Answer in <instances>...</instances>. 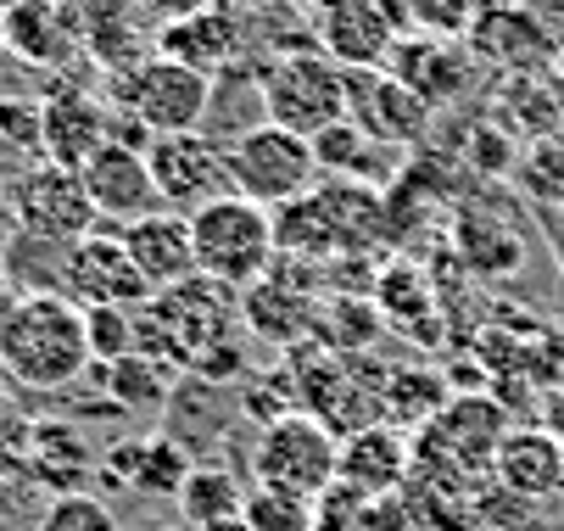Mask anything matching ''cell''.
Wrapping results in <instances>:
<instances>
[{
  "label": "cell",
  "instance_id": "1",
  "mask_svg": "<svg viewBox=\"0 0 564 531\" xmlns=\"http://www.w3.org/2000/svg\"><path fill=\"white\" fill-rule=\"evenodd\" d=\"M0 369L23 392H67L78 375L90 369V336H85V308L73 296H23V314L12 319L0 342Z\"/></svg>",
  "mask_w": 564,
  "mask_h": 531
},
{
  "label": "cell",
  "instance_id": "2",
  "mask_svg": "<svg viewBox=\"0 0 564 531\" xmlns=\"http://www.w3.org/2000/svg\"><path fill=\"white\" fill-rule=\"evenodd\" d=\"M380 191L358 185V180H330L313 185L307 196H296L291 207H274V236H280V258H352L369 252L380 236Z\"/></svg>",
  "mask_w": 564,
  "mask_h": 531
},
{
  "label": "cell",
  "instance_id": "3",
  "mask_svg": "<svg viewBox=\"0 0 564 531\" xmlns=\"http://www.w3.org/2000/svg\"><path fill=\"white\" fill-rule=\"evenodd\" d=\"M191 241H196V274L224 280L235 291L258 285L280 258L274 213L247 202V196H235V191L191 213Z\"/></svg>",
  "mask_w": 564,
  "mask_h": 531
},
{
  "label": "cell",
  "instance_id": "4",
  "mask_svg": "<svg viewBox=\"0 0 564 531\" xmlns=\"http://www.w3.org/2000/svg\"><path fill=\"white\" fill-rule=\"evenodd\" d=\"M207 101H213V79L163 51H151L145 62H134L129 73L107 85V107L145 129L151 140L156 134H185V129H202L207 123Z\"/></svg>",
  "mask_w": 564,
  "mask_h": 531
},
{
  "label": "cell",
  "instance_id": "5",
  "mask_svg": "<svg viewBox=\"0 0 564 531\" xmlns=\"http://www.w3.org/2000/svg\"><path fill=\"white\" fill-rule=\"evenodd\" d=\"M341 470V436L302 409L258 425L252 436V487H274L291 498H318Z\"/></svg>",
  "mask_w": 564,
  "mask_h": 531
},
{
  "label": "cell",
  "instance_id": "6",
  "mask_svg": "<svg viewBox=\"0 0 564 531\" xmlns=\"http://www.w3.org/2000/svg\"><path fill=\"white\" fill-rule=\"evenodd\" d=\"M263 118L313 140L330 123H347V67L318 45L285 51L263 67Z\"/></svg>",
  "mask_w": 564,
  "mask_h": 531
},
{
  "label": "cell",
  "instance_id": "7",
  "mask_svg": "<svg viewBox=\"0 0 564 531\" xmlns=\"http://www.w3.org/2000/svg\"><path fill=\"white\" fill-rule=\"evenodd\" d=\"M229 158V191L247 196L258 207H291L296 196H307L318 185V158H313V140L280 129V123H258L247 134H235L224 145Z\"/></svg>",
  "mask_w": 564,
  "mask_h": 531
},
{
  "label": "cell",
  "instance_id": "8",
  "mask_svg": "<svg viewBox=\"0 0 564 531\" xmlns=\"http://www.w3.org/2000/svg\"><path fill=\"white\" fill-rule=\"evenodd\" d=\"M503 436H509L503 403H492V398H453V403L420 431L414 465L442 470V476L464 481L469 492H480V481H492V465H498Z\"/></svg>",
  "mask_w": 564,
  "mask_h": 531
},
{
  "label": "cell",
  "instance_id": "9",
  "mask_svg": "<svg viewBox=\"0 0 564 531\" xmlns=\"http://www.w3.org/2000/svg\"><path fill=\"white\" fill-rule=\"evenodd\" d=\"M7 213H12L18 230L45 236V241H85L101 224L78 169H62V163H45V158L7 185Z\"/></svg>",
  "mask_w": 564,
  "mask_h": 531
},
{
  "label": "cell",
  "instance_id": "10",
  "mask_svg": "<svg viewBox=\"0 0 564 531\" xmlns=\"http://www.w3.org/2000/svg\"><path fill=\"white\" fill-rule=\"evenodd\" d=\"M307 34L341 67H386L409 23L397 0H313Z\"/></svg>",
  "mask_w": 564,
  "mask_h": 531
},
{
  "label": "cell",
  "instance_id": "11",
  "mask_svg": "<svg viewBox=\"0 0 564 531\" xmlns=\"http://www.w3.org/2000/svg\"><path fill=\"white\" fill-rule=\"evenodd\" d=\"M145 163L156 180V196H163L169 213H196L218 196H229V158L224 140H213L207 129H185V134H156L145 145Z\"/></svg>",
  "mask_w": 564,
  "mask_h": 531
},
{
  "label": "cell",
  "instance_id": "12",
  "mask_svg": "<svg viewBox=\"0 0 564 531\" xmlns=\"http://www.w3.org/2000/svg\"><path fill=\"white\" fill-rule=\"evenodd\" d=\"M431 101L409 90L391 67H347V118L375 145H420L431 129Z\"/></svg>",
  "mask_w": 564,
  "mask_h": 531
},
{
  "label": "cell",
  "instance_id": "13",
  "mask_svg": "<svg viewBox=\"0 0 564 531\" xmlns=\"http://www.w3.org/2000/svg\"><path fill=\"white\" fill-rule=\"evenodd\" d=\"M67 296L78 308H145L151 302V285L145 274L134 269L123 236L112 230H90L85 241H73L67 252Z\"/></svg>",
  "mask_w": 564,
  "mask_h": 531
},
{
  "label": "cell",
  "instance_id": "14",
  "mask_svg": "<svg viewBox=\"0 0 564 531\" xmlns=\"http://www.w3.org/2000/svg\"><path fill=\"white\" fill-rule=\"evenodd\" d=\"M45 123H40V158L45 163H62V169H85L96 151L112 140V123L118 112L90 96L85 85H56L45 101H40Z\"/></svg>",
  "mask_w": 564,
  "mask_h": 531
},
{
  "label": "cell",
  "instance_id": "15",
  "mask_svg": "<svg viewBox=\"0 0 564 531\" xmlns=\"http://www.w3.org/2000/svg\"><path fill=\"white\" fill-rule=\"evenodd\" d=\"M78 180H85L96 213L107 224H134L145 213H163V196H156V180H151V163H145V151L129 145V140H107L96 158L78 169Z\"/></svg>",
  "mask_w": 564,
  "mask_h": 531
},
{
  "label": "cell",
  "instance_id": "16",
  "mask_svg": "<svg viewBox=\"0 0 564 531\" xmlns=\"http://www.w3.org/2000/svg\"><path fill=\"white\" fill-rule=\"evenodd\" d=\"M156 51L207 73V79H218V73L240 67V56H247V18L218 7V0H207V7L156 29Z\"/></svg>",
  "mask_w": 564,
  "mask_h": 531
},
{
  "label": "cell",
  "instance_id": "17",
  "mask_svg": "<svg viewBox=\"0 0 564 531\" xmlns=\"http://www.w3.org/2000/svg\"><path fill=\"white\" fill-rule=\"evenodd\" d=\"M386 67H391L409 90H420L431 107H453V101L469 90V79H475V51H469L464 40L402 34Z\"/></svg>",
  "mask_w": 564,
  "mask_h": 531
},
{
  "label": "cell",
  "instance_id": "18",
  "mask_svg": "<svg viewBox=\"0 0 564 531\" xmlns=\"http://www.w3.org/2000/svg\"><path fill=\"white\" fill-rule=\"evenodd\" d=\"M414 476V442L402 425H358L352 436H341V470L336 481L369 492V498H386V492H402V481Z\"/></svg>",
  "mask_w": 564,
  "mask_h": 531
},
{
  "label": "cell",
  "instance_id": "19",
  "mask_svg": "<svg viewBox=\"0 0 564 531\" xmlns=\"http://www.w3.org/2000/svg\"><path fill=\"white\" fill-rule=\"evenodd\" d=\"M118 236H123L134 269L145 274L151 296L156 291H174V285H185L196 274V241H191V218L185 213H169V207L163 213H145V218L123 224Z\"/></svg>",
  "mask_w": 564,
  "mask_h": 531
},
{
  "label": "cell",
  "instance_id": "20",
  "mask_svg": "<svg viewBox=\"0 0 564 531\" xmlns=\"http://www.w3.org/2000/svg\"><path fill=\"white\" fill-rule=\"evenodd\" d=\"M492 481L520 492V498L553 503L564 492V447L553 442L547 425H509V436L498 447V465H492Z\"/></svg>",
  "mask_w": 564,
  "mask_h": 531
},
{
  "label": "cell",
  "instance_id": "21",
  "mask_svg": "<svg viewBox=\"0 0 564 531\" xmlns=\"http://www.w3.org/2000/svg\"><path fill=\"white\" fill-rule=\"evenodd\" d=\"M0 45L18 62L45 67V73H62L78 56V40L62 23L56 0H7V7H0Z\"/></svg>",
  "mask_w": 564,
  "mask_h": 531
},
{
  "label": "cell",
  "instance_id": "22",
  "mask_svg": "<svg viewBox=\"0 0 564 531\" xmlns=\"http://www.w3.org/2000/svg\"><path fill=\"white\" fill-rule=\"evenodd\" d=\"M240 325H247L252 336L274 342V347H302L313 330H318V308H313V296L285 285L274 269L240 291Z\"/></svg>",
  "mask_w": 564,
  "mask_h": 531
},
{
  "label": "cell",
  "instance_id": "23",
  "mask_svg": "<svg viewBox=\"0 0 564 531\" xmlns=\"http://www.w3.org/2000/svg\"><path fill=\"white\" fill-rule=\"evenodd\" d=\"M453 247H458V263L480 280H503V274H520L525 269V247L509 224L487 207H458V224H453Z\"/></svg>",
  "mask_w": 564,
  "mask_h": 531
},
{
  "label": "cell",
  "instance_id": "24",
  "mask_svg": "<svg viewBox=\"0 0 564 531\" xmlns=\"http://www.w3.org/2000/svg\"><path fill=\"white\" fill-rule=\"evenodd\" d=\"M469 51L487 62H509V67H536L553 51V34L525 7H480L469 29Z\"/></svg>",
  "mask_w": 564,
  "mask_h": 531
},
{
  "label": "cell",
  "instance_id": "25",
  "mask_svg": "<svg viewBox=\"0 0 564 531\" xmlns=\"http://www.w3.org/2000/svg\"><path fill=\"white\" fill-rule=\"evenodd\" d=\"M67 252L73 241H45V236H29V230H12L7 252H0V274H7L23 296H67Z\"/></svg>",
  "mask_w": 564,
  "mask_h": 531
},
{
  "label": "cell",
  "instance_id": "26",
  "mask_svg": "<svg viewBox=\"0 0 564 531\" xmlns=\"http://www.w3.org/2000/svg\"><path fill=\"white\" fill-rule=\"evenodd\" d=\"M447 403H453V392L436 369H397L380 387V420L402 425V431H425Z\"/></svg>",
  "mask_w": 564,
  "mask_h": 531
},
{
  "label": "cell",
  "instance_id": "27",
  "mask_svg": "<svg viewBox=\"0 0 564 531\" xmlns=\"http://www.w3.org/2000/svg\"><path fill=\"white\" fill-rule=\"evenodd\" d=\"M101 369V387L112 392V409H169L174 387H180V375L169 364H156L145 353H129L118 364H96Z\"/></svg>",
  "mask_w": 564,
  "mask_h": 531
},
{
  "label": "cell",
  "instance_id": "28",
  "mask_svg": "<svg viewBox=\"0 0 564 531\" xmlns=\"http://www.w3.org/2000/svg\"><path fill=\"white\" fill-rule=\"evenodd\" d=\"M174 503H180L191 531L218 525V520H240V509H247V481H240L235 470H224V465H196Z\"/></svg>",
  "mask_w": 564,
  "mask_h": 531
},
{
  "label": "cell",
  "instance_id": "29",
  "mask_svg": "<svg viewBox=\"0 0 564 531\" xmlns=\"http://www.w3.org/2000/svg\"><path fill=\"white\" fill-rule=\"evenodd\" d=\"M191 470H196V453L185 442H174L169 431H156V436H140V447H134L129 487H140L151 498H180L185 481H191Z\"/></svg>",
  "mask_w": 564,
  "mask_h": 531
},
{
  "label": "cell",
  "instance_id": "30",
  "mask_svg": "<svg viewBox=\"0 0 564 531\" xmlns=\"http://www.w3.org/2000/svg\"><path fill=\"white\" fill-rule=\"evenodd\" d=\"M409 34H436V40H469L480 0H397Z\"/></svg>",
  "mask_w": 564,
  "mask_h": 531
},
{
  "label": "cell",
  "instance_id": "31",
  "mask_svg": "<svg viewBox=\"0 0 564 531\" xmlns=\"http://www.w3.org/2000/svg\"><path fill=\"white\" fill-rule=\"evenodd\" d=\"M247 531H313V498H291L274 487H247V509H240Z\"/></svg>",
  "mask_w": 564,
  "mask_h": 531
},
{
  "label": "cell",
  "instance_id": "32",
  "mask_svg": "<svg viewBox=\"0 0 564 531\" xmlns=\"http://www.w3.org/2000/svg\"><path fill=\"white\" fill-rule=\"evenodd\" d=\"M85 336H90V369L129 358L134 353V308H85Z\"/></svg>",
  "mask_w": 564,
  "mask_h": 531
},
{
  "label": "cell",
  "instance_id": "33",
  "mask_svg": "<svg viewBox=\"0 0 564 531\" xmlns=\"http://www.w3.org/2000/svg\"><path fill=\"white\" fill-rule=\"evenodd\" d=\"M40 531H118V514L96 492H62L45 503Z\"/></svg>",
  "mask_w": 564,
  "mask_h": 531
},
{
  "label": "cell",
  "instance_id": "34",
  "mask_svg": "<svg viewBox=\"0 0 564 531\" xmlns=\"http://www.w3.org/2000/svg\"><path fill=\"white\" fill-rule=\"evenodd\" d=\"M369 492L347 487V481H330L325 492L313 498V531H369Z\"/></svg>",
  "mask_w": 564,
  "mask_h": 531
},
{
  "label": "cell",
  "instance_id": "35",
  "mask_svg": "<svg viewBox=\"0 0 564 531\" xmlns=\"http://www.w3.org/2000/svg\"><path fill=\"white\" fill-rule=\"evenodd\" d=\"M40 101L29 96H0V145H12V151H40Z\"/></svg>",
  "mask_w": 564,
  "mask_h": 531
},
{
  "label": "cell",
  "instance_id": "36",
  "mask_svg": "<svg viewBox=\"0 0 564 531\" xmlns=\"http://www.w3.org/2000/svg\"><path fill=\"white\" fill-rule=\"evenodd\" d=\"M23 314V291L0 274V342H7V330H12V319Z\"/></svg>",
  "mask_w": 564,
  "mask_h": 531
},
{
  "label": "cell",
  "instance_id": "37",
  "mask_svg": "<svg viewBox=\"0 0 564 531\" xmlns=\"http://www.w3.org/2000/svg\"><path fill=\"white\" fill-rule=\"evenodd\" d=\"M542 414H547V431H553V442L564 447V381L547 392V403H542Z\"/></svg>",
  "mask_w": 564,
  "mask_h": 531
},
{
  "label": "cell",
  "instance_id": "38",
  "mask_svg": "<svg viewBox=\"0 0 564 531\" xmlns=\"http://www.w3.org/2000/svg\"><path fill=\"white\" fill-rule=\"evenodd\" d=\"M218 7H229V12H240V18H263V12H280L285 0H218Z\"/></svg>",
  "mask_w": 564,
  "mask_h": 531
},
{
  "label": "cell",
  "instance_id": "39",
  "mask_svg": "<svg viewBox=\"0 0 564 531\" xmlns=\"http://www.w3.org/2000/svg\"><path fill=\"white\" fill-rule=\"evenodd\" d=\"M202 531H247V520H218V525H202Z\"/></svg>",
  "mask_w": 564,
  "mask_h": 531
}]
</instances>
